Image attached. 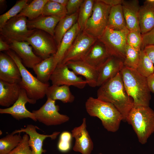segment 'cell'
Wrapping results in <instances>:
<instances>
[{"label":"cell","instance_id":"6da1fadb","mask_svg":"<svg viewBox=\"0 0 154 154\" xmlns=\"http://www.w3.org/2000/svg\"><path fill=\"white\" fill-rule=\"evenodd\" d=\"M97 97L99 99L113 104L122 114L123 121H126L134 104L125 88L120 72L100 87Z\"/></svg>","mask_w":154,"mask_h":154},{"label":"cell","instance_id":"7a4b0ae2","mask_svg":"<svg viewBox=\"0 0 154 154\" xmlns=\"http://www.w3.org/2000/svg\"><path fill=\"white\" fill-rule=\"evenodd\" d=\"M85 106L88 114L91 116L99 118L108 131L115 132L118 130L123 118L112 103L90 97L86 101Z\"/></svg>","mask_w":154,"mask_h":154},{"label":"cell","instance_id":"3957f363","mask_svg":"<svg viewBox=\"0 0 154 154\" xmlns=\"http://www.w3.org/2000/svg\"><path fill=\"white\" fill-rule=\"evenodd\" d=\"M125 88L133 100L134 106H149L151 92L147 78L136 70L123 67L120 72Z\"/></svg>","mask_w":154,"mask_h":154},{"label":"cell","instance_id":"277c9868","mask_svg":"<svg viewBox=\"0 0 154 154\" xmlns=\"http://www.w3.org/2000/svg\"><path fill=\"white\" fill-rule=\"evenodd\" d=\"M136 134L139 142L147 143L154 133V110L149 106H134L126 118Z\"/></svg>","mask_w":154,"mask_h":154},{"label":"cell","instance_id":"5b68a950","mask_svg":"<svg viewBox=\"0 0 154 154\" xmlns=\"http://www.w3.org/2000/svg\"><path fill=\"white\" fill-rule=\"evenodd\" d=\"M6 54L15 61L19 70L21 80L19 84L21 88L26 91L29 98L37 101L43 98L49 84H44L40 82L26 68L21 60L12 50L6 51Z\"/></svg>","mask_w":154,"mask_h":154},{"label":"cell","instance_id":"8992f818","mask_svg":"<svg viewBox=\"0 0 154 154\" xmlns=\"http://www.w3.org/2000/svg\"><path fill=\"white\" fill-rule=\"evenodd\" d=\"M111 7L101 0H95L92 14L83 31L97 38L101 36L107 27Z\"/></svg>","mask_w":154,"mask_h":154},{"label":"cell","instance_id":"52a82bcc","mask_svg":"<svg viewBox=\"0 0 154 154\" xmlns=\"http://www.w3.org/2000/svg\"><path fill=\"white\" fill-rule=\"evenodd\" d=\"M27 18L16 16L8 20L0 28V37L9 44L14 41H23L36 29H29Z\"/></svg>","mask_w":154,"mask_h":154},{"label":"cell","instance_id":"ba28073f","mask_svg":"<svg viewBox=\"0 0 154 154\" xmlns=\"http://www.w3.org/2000/svg\"><path fill=\"white\" fill-rule=\"evenodd\" d=\"M127 29L115 30L108 27L98 38L106 46L111 56L118 57L124 61L127 45Z\"/></svg>","mask_w":154,"mask_h":154},{"label":"cell","instance_id":"9c48e42d","mask_svg":"<svg viewBox=\"0 0 154 154\" xmlns=\"http://www.w3.org/2000/svg\"><path fill=\"white\" fill-rule=\"evenodd\" d=\"M25 41L31 45L35 54L42 60L54 55L57 50L54 37L40 30L36 29Z\"/></svg>","mask_w":154,"mask_h":154},{"label":"cell","instance_id":"30bf717a","mask_svg":"<svg viewBox=\"0 0 154 154\" xmlns=\"http://www.w3.org/2000/svg\"><path fill=\"white\" fill-rule=\"evenodd\" d=\"M59 111V107L56 105L55 101L48 98L39 109L32 112L37 121L46 125L51 126L60 125L69 120L68 116L60 114Z\"/></svg>","mask_w":154,"mask_h":154},{"label":"cell","instance_id":"8fae6325","mask_svg":"<svg viewBox=\"0 0 154 154\" xmlns=\"http://www.w3.org/2000/svg\"><path fill=\"white\" fill-rule=\"evenodd\" d=\"M98 39V38L83 31H81L59 64H64L70 61L82 60L91 47Z\"/></svg>","mask_w":154,"mask_h":154},{"label":"cell","instance_id":"7c38bea8","mask_svg":"<svg viewBox=\"0 0 154 154\" xmlns=\"http://www.w3.org/2000/svg\"><path fill=\"white\" fill-rule=\"evenodd\" d=\"M70 69L66 64L57 65L50 78L52 84L72 86L81 89L84 88L87 84L85 80Z\"/></svg>","mask_w":154,"mask_h":154},{"label":"cell","instance_id":"4fadbf2b","mask_svg":"<svg viewBox=\"0 0 154 154\" xmlns=\"http://www.w3.org/2000/svg\"><path fill=\"white\" fill-rule=\"evenodd\" d=\"M36 101L29 99L25 90L21 88L19 96L17 100L11 106L4 109H0L1 114H8L15 119H20L30 118L35 121L37 120L34 114L28 111L25 104L27 103L34 104Z\"/></svg>","mask_w":154,"mask_h":154},{"label":"cell","instance_id":"5bb4252c","mask_svg":"<svg viewBox=\"0 0 154 154\" xmlns=\"http://www.w3.org/2000/svg\"><path fill=\"white\" fill-rule=\"evenodd\" d=\"M39 129L37 126L29 124L25 128H21L20 129L15 130L12 133L14 134L25 132L29 137V144L33 154H42L46 152L43 149V142L46 138L49 137L54 139L60 133V132L56 131L51 135H47L40 134L37 131L36 129Z\"/></svg>","mask_w":154,"mask_h":154},{"label":"cell","instance_id":"9a60e30c","mask_svg":"<svg viewBox=\"0 0 154 154\" xmlns=\"http://www.w3.org/2000/svg\"><path fill=\"white\" fill-rule=\"evenodd\" d=\"M86 128V119L84 118L82 124L71 131L72 137L75 140L73 149L82 154H91L94 148L93 142Z\"/></svg>","mask_w":154,"mask_h":154},{"label":"cell","instance_id":"2e32d148","mask_svg":"<svg viewBox=\"0 0 154 154\" xmlns=\"http://www.w3.org/2000/svg\"><path fill=\"white\" fill-rule=\"evenodd\" d=\"M0 80L9 83L19 84L21 80L19 68L6 53H0Z\"/></svg>","mask_w":154,"mask_h":154},{"label":"cell","instance_id":"e0dca14e","mask_svg":"<svg viewBox=\"0 0 154 154\" xmlns=\"http://www.w3.org/2000/svg\"><path fill=\"white\" fill-rule=\"evenodd\" d=\"M123 67V60L115 56H110L97 70V86L100 87L114 78Z\"/></svg>","mask_w":154,"mask_h":154},{"label":"cell","instance_id":"ac0fdd59","mask_svg":"<svg viewBox=\"0 0 154 154\" xmlns=\"http://www.w3.org/2000/svg\"><path fill=\"white\" fill-rule=\"evenodd\" d=\"M9 45L10 49L20 58L25 67L32 69L43 60L34 53L33 47L27 41H14Z\"/></svg>","mask_w":154,"mask_h":154},{"label":"cell","instance_id":"d6986e66","mask_svg":"<svg viewBox=\"0 0 154 154\" xmlns=\"http://www.w3.org/2000/svg\"><path fill=\"white\" fill-rule=\"evenodd\" d=\"M110 56L105 45L98 39L82 60L98 70Z\"/></svg>","mask_w":154,"mask_h":154},{"label":"cell","instance_id":"ffe728a7","mask_svg":"<svg viewBox=\"0 0 154 154\" xmlns=\"http://www.w3.org/2000/svg\"><path fill=\"white\" fill-rule=\"evenodd\" d=\"M127 29L140 31L139 21L140 6L138 0H122L121 3Z\"/></svg>","mask_w":154,"mask_h":154},{"label":"cell","instance_id":"44dd1931","mask_svg":"<svg viewBox=\"0 0 154 154\" xmlns=\"http://www.w3.org/2000/svg\"><path fill=\"white\" fill-rule=\"evenodd\" d=\"M65 64L77 75L83 76L89 86L92 87L97 86L98 76L97 70L82 60L70 61Z\"/></svg>","mask_w":154,"mask_h":154},{"label":"cell","instance_id":"7402d4cb","mask_svg":"<svg viewBox=\"0 0 154 154\" xmlns=\"http://www.w3.org/2000/svg\"><path fill=\"white\" fill-rule=\"evenodd\" d=\"M80 31V29L77 22L64 35L56 53L53 55L54 70L60 63L66 53Z\"/></svg>","mask_w":154,"mask_h":154},{"label":"cell","instance_id":"603a6c76","mask_svg":"<svg viewBox=\"0 0 154 154\" xmlns=\"http://www.w3.org/2000/svg\"><path fill=\"white\" fill-rule=\"evenodd\" d=\"M139 21L142 35L154 27V0H145L140 6Z\"/></svg>","mask_w":154,"mask_h":154},{"label":"cell","instance_id":"cb8c5ba5","mask_svg":"<svg viewBox=\"0 0 154 154\" xmlns=\"http://www.w3.org/2000/svg\"><path fill=\"white\" fill-rule=\"evenodd\" d=\"M21 89L18 84L0 80V105L7 108L12 106L18 98Z\"/></svg>","mask_w":154,"mask_h":154},{"label":"cell","instance_id":"d4e9b609","mask_svg":"<svg viewBox=\"0 0 154 154\" xmlns=\"http://www.w3.org/2000/svg\"><path fill=\"white\" fill-rule=\"evenodd\" d=\"M60 18L42 15L32 20H27V26L30 30L39 29L44 31L54 37L55 28Z\"/></svg>","mask_w":154,"mask_h":154},{"label":"cell","instance_id":"484cf974","mask_svg":"<svg viewBox=\"0 0 154 154\" xmlns=\"http://www.w3.org/2000/svg\"><path fill=\"white\" fill-rule=\"evenodd\" d=\"M46 96L47 98L55 101L59 100L64 103L72 102L75 99L69 86L66 85L49 86L46 90Z\"/></svg>","mask_w":154,"mask_h":154},{"label":"cell","instance_id":"4316f807","mask_svg":"<svg viewBox=\"0 0 154 154\" xmlns=\"http://www.w3.org/2000/svg\"><path fill=\"white\" fill-rule=\"evenodd\" d=\"M78 14V11L71 15H67L61 19L58 23L54 37L57 48L65 34L77 22Z\"/></svg>","mask_w":154,"mask_h":154},{"label":"cell","instance_id":"83f0119b","mask_svg":"<svg viewBox=\"0 0 154 154\" xmlns=\"http://www.w3.org/2000/svg\"><path fill=\"white\" fill-rule=\"evenodd\" d=\"M53 55L43 60L33 66V69L37 78L41 83L48 84L54 70Z\"/></svg>","mask_w":154,"mask_h":154},{"label":"cell","instance_id":"f1b7e54d","mask_svg":"<svg viewBox=\"0 0 154 154\" xmlns=\"http://www.w3.org/2000/svg\"><path fill=\"white\" fill-rule=\"evenodd\" d=\"M107 27L117 31L127 29L121 4L111 7Z\"/></svg>","mask_w":154,"mask_h":154},{"label":"cell","instance_id":"f546056e","mask_svg":"<svg viewBox=\"0 0 154 154\" xmlns=\"http://www.w3.org/2000/svg\"><path fill=\"white\" fill-rule=\"evenodd\" d=\"M48 0H34L28 4L17 17L23 16L28 20L35 19L42 14L44 5Z\"/></svg>","mask_w":154,"mask_h":154},{"label":"cell","instance_id":"4dcf8cb0","mask_svg":"<svg viewBox=\"0 0 154 154\" xmlns=\"http://www.w3.org/2000/svg\"><path fill=\"white\" fill-rule=\"evenodd\" d=\"M22 139L20 133H12L0 139V154H7L16 147Z\"/></svg>","mask_w":154,"mask_h":154},{"label":"cell","instance_id":"1f68e13d","mask_svg":"<svg viewBox=\"0 0 154 154\" xmlns=\"http://www.w3.org/2000/svg\"><path fill=\"white\" fill-rule=\"evenodd\" d=\"M94 2V0H84L80 7L77 22L81 31H83L88 20L92 14Z\"/></svg>","mask_w":154,"mask_h":154},{"label":"cell","instance_id":"d6a6232c","mask_svg":"<svg viewBox=\"0 0 154 154\" xmlns=\"http://www.w3.org/2000/svg\"><path fill=\"white\" fill-rule=\"evenodd\" d=\"M42 15L61 19L67 15V13L66 7L52 0H48L44 6Z\"/></svg>","mask_w":154,"mask_h":154},{"label":"cell","instance_id":"836d02e7","mask_svg":"<svg viewBox=\"0 0 154 154\" xmlns=\"http://www.w3.org/2000/svg\"><path fill=\"white\" fill-rule=\"evenodd\" d=\"M140 57L136 70L142 76L147 78L154 73V65L143 50L139 51Z\"/></svg>","mask_w":154,"mask_h":154},{"label":"cell","instance_id":"e575fe53","mask_svg":"<svg viewBox=\"0 0 154 154\" xmlns=\"http://www.w3.org/2000/svg\"><path fill=\"white\" fill-rule=\"evenodd\" d=\"M139 51L127 44L123 61L124 66L136 70L139 60Z\"/></svg>","mask_w":154,"mask_h":154},{"label":"cell","instance_id":"d590c367","mask_svg":"<svg viewBox=\"0 0 154 154\" xmlns=\"http://www.w3.org/2000/svg\"><path fill=\"white\" fill-rule=\"evenodd\" d=\"M28 0H20L5 13L0 16V28L9 19L18 15L28 4Z\"/></svg>","mask_w":154,"mask_h":154},{"label":"cell","instance_id":"8d00e7d4","mask_svg":"<svg viewBox=\"0 0 154 154\" xmlns=\"http://www.w3.org/2000/svg\"><path fill=\"white\" fill-rule=\"evenodd\" d=\"M72 134L67 131H64L60 134L57 144V148L60 152L66 153L69 151L71 148Z\"/></svg>","mask_w":154,"mask_h":154},{"label":"cell","instance_id":"74e56055","mask_svg":"<svg viewBox=\"0 0 154 154\" xmlns=\"http://www.w3.org/2000/svg\"><path fill=\"white\" fill-rule=\"evenodd\" d=\"M127 44L140 51L142 43L141 32L137 31H129L126 37Z\"/></svg>","mask_w":154,"mask_h":154},{"label":"cell","instance_id":"f35d334b","mask_svg":"<svg viewBox=\"0 0 154 154\" xmlns=\"http://www.w3.org/2000/svg\"><path fill=\"white\" fill-rule=\"evenodd\" d=\"M29 139L27 134L23 135L18 145L7 154H33L29 144Z\"/></svg>","mask_w":154,"mask_h":154},{"label":"cell","instance_id":"ab89813d","mask_svg":"<svg viewBox=\"0 0 154 154\" xmlns=\"http://www.w3.org/2000/svg\"><path fill=\"white\" fill-rule=\"evenodd\" d=\"M83 0H68L66 6L67 15H70L78 11Z\"/></svg>","mask_w":154,"mask_h":154},{"label":"cell","instance_id":"60d3db41","mask_svg":"<svg viewBox=\"0 0 154 154\" xmlns=\"http://www.w3.org/2000/svg\"><path fill=\"white\" fill-rule=\"evenodd\" d=\"M142 43L141 50L146 46L154 45V27L147 33L142 35Z\"/></svg>","mask_w":154,"mask_h":154},{"label":"cell","instance_id":"b9f144b4","mask_svg":"<svg viewBox=\"0 0 154 154\" xmlns=\"http://www.w3.org/2000/svg\"><path fill=\"white\" fill-rule=\"evenodd\" d=\"M143 50L152 62L154 66V45L145 46Z\"/></svg>","mask_w":154,"mask_h":154},{"label":"cell","instance_id":"7bdbcfd3","mask_svg":"<svg viewBox=\"0 0 154 154\" xmlns=\"http://www.w3.org/2000/svg\"><path fill=\"white\" fill-rule=\"evenodd\" d=\"M147 84L151 92L154 93V73L147 78Z\"/></svg>","mask_w":154,"mask_h":154},{"label":"cell","instance_id":"ee69618b","mask_svg":"<svg viewBox=\"0 0 154 154\" xmlns=\"http://www.w3.org/2000/svg\"><path fill=\"white\" fill-rule=\"evenodd\" d=\"M10 49V45L6 41L0 38V51H7Z\"/></svg>","mask_w":154,"mask_h":154},{"label":"cell","instance_id":"f6af8a7d","mask_svg":"<svg viewBox=\"0 0 154 154\" xmlns=\"http://www.w3.org/2000/svg\"><path fill=\"white\" fill-rule=\"evenodd\" d=\"M106 4L112 7L121 4L122 0H101Z\"/></svg>","mask_w":154,"mask_h":154},{"label":"cell","instance_id":"bcb514c9","mask_svg":"<svg viewBox=\"0 0 154 154\" xmlns=\"http://www.w3.org/2000/svg\"><path fill=\"white\" fill-rule=\"evenodd\" d=\"M53 1L58 3L66 7L68 0H52Z\"/></svg>","mask_w":154,"mask_h":154},{"label":"cell","instance_id":"7dc6e473","mask_svg":"<svg viewBox=\"0 0 154 154\" xmlns=\"http://www.w3.org/2000/svg\"><path fill=\"white\" fill-rule=\"evenodd\" d=\"M98 154H103V153H98Z\"/></svg>","mask_w":154,"mask_h":154}]
</instances>
